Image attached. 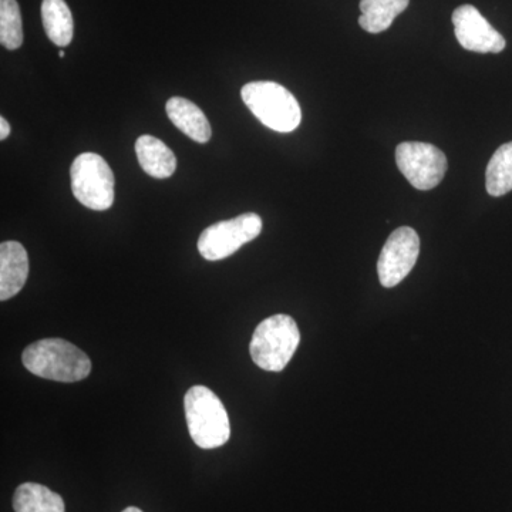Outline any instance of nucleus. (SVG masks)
I'll return each mask as SVG.
<instances>
[{
  "mask_svg": "<svg viewBox=\"0 0 512 512\" xmlns=\"http://www.w3.org/2000/svg\"><path fill=\"white\" fill-rule=\"evenodd\" d=\"M22 362L33 375L55 382H80L92 372L90 357L63 339L37 340L25 349Z\"/></svg>",
  "mask_w": 512,
  "mask_h": 512,
  "instance_id": "nucleus-1",
  "label": "nucleus"
},
{
  "mask_svg": "<svg viewBox=\"0 0 512 512\" xmlns=\"http://www.w3.org/2000/svg\"><path fill=\"white\" fill-rule=\"evenodd\" d=\"M185 417L192 441L204 450L224 446L231 424L220 397L205 386H194L184 399Z\"/></svg>",
  "mask_w": 512,
  "mask_h": 512,
  "instance_id": "nucleus-2",
  "label": "nucleus"
},
{
  "mask_svg": "<svg viewBox=\"0 0 512 512\" xmlns=\"http://www.w3.org/2000/svg\"><path fill=\"white\" fill-rule=\"evenodd\" d=\"M245 106L264 126L278 133H292L302 121L298 100L275 82H251L241 90Z\"/></svg>",
  "mask_w": 512,
  "mask_h": 512,
  "instance_id": "nucleus-3",
  "label": "nucleus"
},
{
  "mask_svg": "<svg viewBox=\"0 0 512 512\" xmlns=\"http://www.w3.org/2000/svg\"><path fill=\"white\" fill-rule=\"evenodd\" d=\"M301 343V332L288 315L262 320L252 336L249 353L256 366L266 372H282Z\"/></svg>",
  "mask_w": 512,
  "mask_h": 512,
  "instance_id": "nucleus-4",
  "label": "nucleus"
},
{
  "mask_svg": "<svg viewBox=\"0 0 512 512\" xmlns=\"http://www.w3.org/2000/svg\"><path fill=\"white\" fill-rule=\"evenodd\" d=\"M72 191L76 200L94 211H106L114 202L113 171L103 157L83 153L72 164Z\"/></svg>",
  "mask_w": 512,
  "mask_h": 512,
  "instance_id": "nucleus-5",
  "label": "nucleus"
},
{
  "mask_svg": "<svg viewBox=\"0 0 512 512\" xmlns=\"http://www.w3.org/2000/svg\"><path fill=\"white\" fill-rule=\"evenodd\" d=\"M262 231V220L259 215H238L228 221L212 224L198 238V251L207 261H221L234 255L239 248L254 241Z\"/></svg>",
  "mask_w": 512,
  "mask_h": 512,
  "instance_id": "nucleus-6",
  "label": "nucleus"
},
{
  "mask_svg": "<svg viewBox=\"0 0 512 512\" xmlns=\"http://www.w3.org/2000/svg\"><path fill=\"white\" fill-rule=\"evenodd\" d=\"M396 163L407 181L419 191L436 188L447 171L446 154L433 144L417 141L397 146Z\"/></svg>",
  "mask_w": 512,
  "mask_h": 512,
  "instance_id": "nucleus-7",
  "label": "nucleus"
},
{
  "mask_svg": "<svg viewBox=\"0 0 512 512\" xmlns=\"http://www.w3.org/2000/svg\"><path fill=\"white\" fill-rule=\"evenodd\" d=\"M420 254V238L410 227L392 232L380 252L377 274L384 288H394L412 272Z\"/></svg>",
  "mask_w": 512,
  "mask_h": 512,
  "instance_id": "nucleus-8",
  "label": "nucleus"
},
{
  "mask_svg": "<svg viewBox=\"0 0 512 512\" xmlns=\"http://www.w3.org/2000/svg\"><path fill=\"white\" fill-rule=\"evenodd\" d=\"M454 33L463 49L476 53H501L505 39L488 20L471 5H463L453 13Z\"/></svg>",
  "mask_w": 512,
  "mask_h": 512,
  "instance_id": "nucleus-9",
  "label": "nucleus"
},
{
  "mask_svg": "<svg viewBox=\"0 0 512 512\" xmlns=\"http://www.w3.org/2000/svg\"><path fill=\"white\" fill-rule=\"evenodd\" d=\"M29 276V256L18 241L0 245V299L8 301L18 295Z\"/></svg>",
  "mask_w": 512,
  "mask_h": 512,
  "instance_id": "nucleus-10",
  "label": "nucleus"
},
{
  "mask_svg": "<svg viewBox=\"0 0 512 512\" xmlns=\"http://www.w3.org/2000/svg\"><path fill=\"white\" fill-rule=\"evenodd\" d=\"M168 119L181 133L192 138L197 143L205 144L211 140L212 128L207 116L200 107L183 97H171L167 101Z\"/></svg>",
  "mask_w": 512,
  "mask_h": 512,
  "instance_id": "nucleus-11",
  "label": "nucleus"
},
{
  "mask_svg": "<svg viewBox=\"0 0 512 512\" xmlns=\"http://www.w3.org/2000/svg\"><path fill=\"white\" fill-rule=\"evenodd\" d=\"M136 154L141 168L158 180L170 178L177 170V157L160 138L141 136L136 141Z\"/></svg>",
  "mask_w": 512,
  "mask_h": 512,
  "instance_id": "nucleus-12",
  "label": "nucleus"
},
{
  "mask_svg": "<svg viewBox=\"0 0 512 512\" xmlns=\"http://www.w3.org/2000/svg\"><path fill=\"white\" fill-rule=\"evenodd\" d=\"M410 0H360V28L366 32H386L392 26L394 19L409 6Z\"/></svg>",
  "mask_w": 512,
  "mask_h": 512,
  "instance_id": "nucleus-13",
  "label": "nucleus"
},
{
  "mask_svg": "<svg viewBox=\"0 0 512 512\" xmlns=\"http://www.w3.org/2000/svg\"><path fill=\"white\" fill-rule=\"evenodd\" d=\"M42 20L47 37L56 46L66 47L72 43L74 35L73 15L64 0H43Z\"/></svg>",
  "mask_w": 512,
  "mask_h": 512,
  "instance_id": "nucleus-14",
  "label": "nucleus"
},
{
  "mask_svg": "<svg viewBox=\"0 0 512 512\" xmlns=\"http://www.w3.org/2000/svg\"><path fill=\"white\" fill-rule=\"evenodd\" d=\"M15 512H66L63 498L42 484L19 485L13 495Z\"/></svg>",
  "mask_w": 512,
  "mask_h": 512,
  "instance_id": "nucleus-15",
  "label": "nucleus"
},
{
  "mask_svg": "<svg viewBox=\"0 0 512 512\" xmlns=\"http://www.w3.org/2000/svg\"><path fill=\"white\" fill-rule=\"evenodd\" d=\"M485 187L491 197H503L512 191V141L503 144L491 157L485 173Z\"/></svg>",
  "mask_w": 512,
  "mask_h": 512,
  "instance_id": "nucleus-16",
  "label": "nucleus"
},
{
  "mask_svg": "<svg viewBox=\"0 0 512 512\" xmlns=\"http://www.w3.org/2000/svg\"><path fill=\"white\" fill-rule=\"evenodd\" d=\"M0 43L8 50L23 45L22 15L16 0H0Z\"/></svg>",
  "mask_w": 512,
  "mask_h": 512,
  "instance_id": "nucleus-17",
  "label": "nucleus"
},
{
  "mask_svg": "<svg viewBox=\"0 0 512 512\" xmlns=\"http://www.w3.org/2000/svg\"><path fill=\"white\" fill-rule=\"evenodd\" d=\"M10 134V126L5 117H0V140H6Z\"/></svg>",
  "mask_w": 512,
  "mask_h": 512,
  "instance_id": "nucleus-18",
  "label": "nucleus"
},
{
  "mask_svg": "<svg viewBox=\"0 0 512 512\" xmlns=\"http://www.w3.org/2000/svg\"><path fill=\"white\" fill-rule=\"evenodd\" d=\"M123 512H143V511H141L140 508H137V507H128Z\"/></svg>",
  "mask_w": 512,
  "mask_h": 512,
  "instance_id": "nucleus-19",
  "label": "nucleus"
},
{
  "mask_svg": "<svg viewBox=\"0 0 512 512\" xmlns=\"http://www.w3.org/2000/svg\"><path fill=\"white\" fill-rule=\"evenodd\" d=\"M59 56H60V57H62V59H63V57H64V52H63V50H62V52H60V53H59Z\"/></svg>",
  "mask_w": 512,
  "mask_h": 512,
  "instance_id": "nucleus-20",
  "label": "nucleus"
}]
</instances>
